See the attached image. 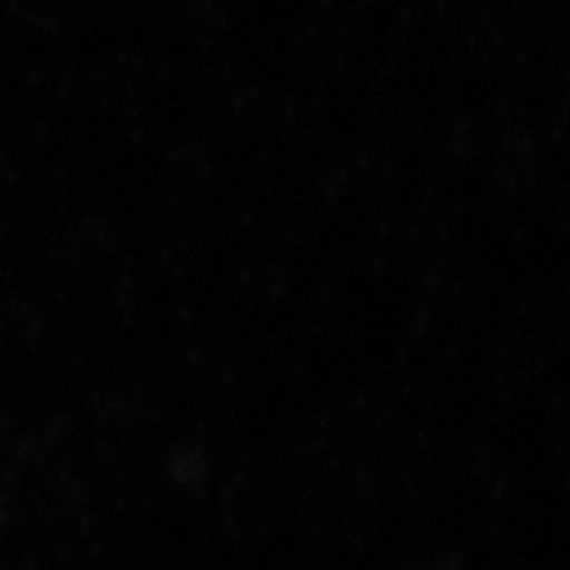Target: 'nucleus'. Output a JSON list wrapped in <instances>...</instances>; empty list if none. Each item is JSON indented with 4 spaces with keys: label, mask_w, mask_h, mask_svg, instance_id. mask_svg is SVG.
Segmentation results:
<instances>
[]
</instances>
